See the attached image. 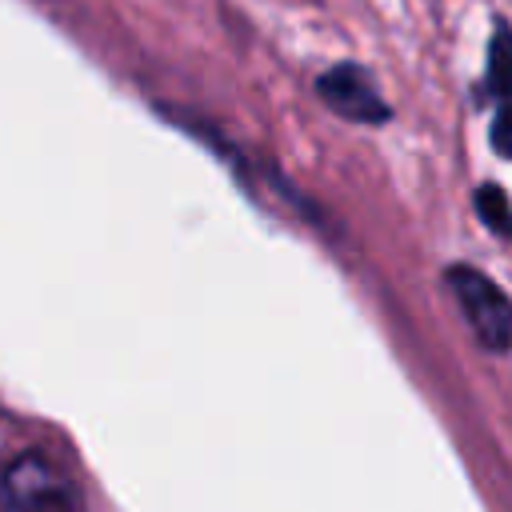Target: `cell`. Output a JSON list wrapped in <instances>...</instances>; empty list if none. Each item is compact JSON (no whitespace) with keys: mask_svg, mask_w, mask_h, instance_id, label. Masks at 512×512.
<instances>
[{"mask_svg":"<svg viewBox=\"0 0 512 512\" xmlns=\"http://www.w3.org/2000/svg\"><path fill=\"white\" fill-rule=\"evenodd\" d=\"M444 284H448L460 316L468 320L476 344L484 352H508L512 348V296L488 272H480L472 264H448Z\"/></svg>","mask_w":512,"mask_h":512,"instance_id":"obj_1","label":"cell"},{"mask_svg":"<svg viewBox=\"0 0 512 512\" xmlns=\"http://www.w3.org/2000/svg\"><path fill=\"white\" fill-rule=\"evenodd\" d=\"M316 96H320V104L328 112H336L348 124L376 128V124L392 120V104L384 100L376 76L364 64H356V60H340V64L324 68L316 76Z\"/></svg>","mask_w":512,"mask_h":512,"instance_id":"obj_2","label":"cell"},{"mask_svg":"<svg viewBox=\"0 0 512 512\" xmlns=\"http://www.w3.org/2000/svg\"><path fill=\"white\" fill-rule=\"evenodd\" d=\"M68 496L64 476L36 452L16 456L0 472V512H48Z\"/></svg>","mask_w":512,"mask_h":512,"instance_id":"obj_3","label":"cell"},{"mask_svg":"<svg viewBox=\"0 0 512 512\" xmlns=\"http://www.w3.org/2000/svg\"><path fill=\"white\" fill-rule=\"evenodd\" d=\"M488 48H484V76L472 88L476 108H508L512 104V24L508 16H492L488 24Z\"/></svg>","mask_w":512,"mask_h":512,"instance_id":"obj_4","label":"cell"},{"mask_svg":"<svg viewBox=\"0 0 512 512\" xmlns=\"http://www.w3.org/2000/svg\"><path fill=\"white\" fill-rule=\"evenodd\" d=\"M472 212L480 216V224H484L492 236L512 240V196L504 192V184H496V180L476 184V192H472Z\"/></svg>","mask_w":512,"mask_h":512,"instance_id":"obj_5","label":"cell"},{"mask_svg":"<svg viewBox=\"0 0 512 512\" xmlns=\"http://www.w3.org/2000/svg\"><path fill=\"white\" fill-rule=\"evenodd\" d=\"M488 144L500 160L512 164V104L508 108H496L492 112V128H488Z\"/></svg>","mask_w":512,"mask_h":512,"instance_id":"obj_6","label":"cell"}]
</instances>
